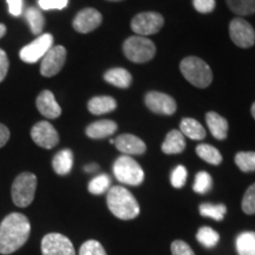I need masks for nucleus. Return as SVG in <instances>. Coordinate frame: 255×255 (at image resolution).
Masks as SVG:
<instances>
[{"instance_id": "4be33fe9", "label": "nucleus", "mask_w": 255, "mask_h": 255, "mask_svg": "<svg viewBox=\"0 0 255 255\" xmlns=\"http://www.w3.org/2000/svg\"><path fill=\"white\" fill-rule=\"evenodd\" d=\"M73 165V154L70 149H63L56 154L52 161L53 170L58 175H68L71 171Z\"/></svg>"}, {"instance_id": "ddd939ff", "label": "nucleus", "mask_w": 255, "mask_h": 255, "mask_svg": "<svg viewBox=\"0 0 255 255\" xmlns=\"http://www.w3.org/2000/svg\"><path fill=\"white\" fill-rule=\"evenodd\" d=\"M145 105L155 114L173 115L176 111V102L169 95L151 91L145 96Z\"/></svg>"}, {"instance_id": "79ce46f5", "label": "nucleus", "mask_w": 255, "mask_h": 255, "mask_svg": "<svg viewBox=\"0 0 255 255\" xmlns=\"http://www.w3.org/2000/svg\"><path fill=\"white\" fill-rule=\"evenodd\" d=\"M84 169H85V171H87V173H95L96 170H98V165L92 163V164L87 165V167H85Z\"/></svg>"}, {"instance_id": "412c9836", "label": "nucleus", "mask_w": 255, "mask_h": 255, "mask_svg": "<svg viewBox=\"0 0 255 255\" xmlns=\"http://www.w3.org/2000/svg\"><path fill=\"white\" fill-rule=\"evenodd\" d=\"M104 79L109 83V84L115 85V87L121 89L129 88L132 82V77L131 75H130V72L122 68H115L109 70V71H107L104 75Z\"/></svg>"}, {"instance_id": "e433bc0d", "label": "nucleus", "mask_w": 255, "mask_h": 255, "mask_svg": "<svg viewBox=\"0 0 255 255\" xmlns=\"http://www.w3.org/2000/svg\"><path fill=\"white\" fill-rule=\"evenodd\" d=\"M170 250L173 255H195L189 245H188L187 242L181 240L174 241L173 244H171Z\"/></svg>"}, {"instance_id": "a19ab883", "label": "nucleus", "mask_w": 255, "mask_h": 255, "mask_svg": "<svg viewBox=\"0 0 255 255\" xmlns=\"http://www.w3.org/2000/svg\"><path fill=\"white\" fill-rule=\"evenodd\" d=\"M9 139V130L7 127L0 123V148L4 146Z\"/></svg>"}, {"instance_id": "c756f323", "label": "nucleus", "mask_w": 255, "mask_h": 255, "mask_svg": "<svg viewBox=\"0 0 255 255\" xmlns=\"http://www.w3.org/2000/svg\"><path fill=\"white\" fill-rule=\"evenodd\" d=\"M110 184H111L110 177L108 176V175L102 174L92 178L90 183H89L88 188H89V191H90L91 194H94V195H102V194L109 191Z\"/></svg>"}, {"instance_id": "1a4fd4ad", "label": "nucleus", "mask_w": 255, "mask_h": 255, "mask_svg": "<svg viewBox=\"0 0 255 255\" xmlns=\"http://www.w3.org/2000/svg\"><path fill=\"white\" fill-rule=\"evenodd\" d=\"M229 34L233 43L242 49L252 47L255 43V31L248 21L242 18L233 19L229 24Z\"/></svg>"}, {"instance_id": "aec40b11", "label": "nucleus", "mask_w": 255, "mask_h": 255, "mask_svg": "<svg viewBox=\"0 0 255 255\" xmlns=\"http://www.w3.org/2000/svg\"><path fill=\"white\" fill-rule=\"evenodd\" d=\"M117 108L116 101L110 96H97L91 98L88 103V109L94 115H104L111 113Z\"/></svg>"}, {"instance_id": "f257e3e1", "label": "nucleus", "mask_w": 255, "mask_h": 255, "mask_svg": "<svg viewBox=\"0 0 255 255\" xmlns=\"http://www.w3.org/2000/svg\"><path fill=\"white\" fill-rule=\"evenodd\" d=\"M31 225L24 214L12 213L0 223V254L14 253L26 244Z\"/></svg>"}, {"instance_id": "cd10ccee", "label": "nucleus", "mask_w": 255, "mask_h": 255, "mask_svg": "<svg viewBox=\"0 0 255 255\" xmlns=\"http://www.w3.org/2000/svg\"><path fill=\"white\" fill-rule=\"evenodd\" d=\"M26 20L33 34H40L45 25V19L41 12L36 7H30L26 11Z\"/></svg>"}, {"instance_id": "9d476101", "label": "nucleus", "mask_w": 255, "mask_h": 255, "mask_svg": "<svg viewBox=\"0 0 255 255\" xmlns=\"http://www.w3.org/2000/svg\"><path fill=\"white\" fill-rule=\"evenodd\" d=\"M52 44H53L52 34L50 33L41 34V36L38 37L36 40L32 41L31 44L24 46L23 49L20 50V53H19V55H20V58L23 62L33 64L46 55L47 51L52 47Z\"/></svg>"}, {"instance_id": "6e6552de", "label": "nucleus", "mask_w": 255, "mask_h": 255, "mask_svg": "<svg viewBox=\"0 0 255 255\" xmlns=\"http://www.w3.org/2000/svg\"><path fill=\"white\" fill-rule=\"evenodd\" d=\"M41 253L43 255H76L70 239L59 233H50L43 238Z\"/></svg>"}, {"instance_id": "bb28decb", "label": "nucleus", "mask_w": 255, "mask_h": 255, "mask_svg": "<svg viewBox=\"0 0 255 255\" xmlns=\"http://www.w3.org/2000/svg\"><path fill=\"white\" fill-rule=\"evenodd\" d=\"M229 9L239 15L255 13V0H226Z\"/></svg>"}, {"instance_id": "c9c22d12", "label": "nucleus", "mask_w": 255, "mask_h": 255, "mask_svg": "<svg viewBox=\"0 0 255 255\" xmlns=\"http://www.w3.org/2000/svg\"><path fill=\"white\" fill-rule=\"evenodd\" d=\"M69 4V0H38V5L44 11L50 9H63Z\"/></svg>"}, {"instance_id": "5701e85b", "label": "nucleus", "mask_w": 255, "mask_h": 255, "mask_svg": "<svg viewBox=\"0 0 255 255\" xmlns=\"http://www.w3.org/2000/svg\"><path fill=\"white\" fill-rule=\"evenodd\" d=\"M180 129L183 136L189 137L194 141H201L206 137V130L194 119H183L180 124Z\"/></svg>"}, {"instance_id": "6ab92c4d", "label": "nucleus", "mask_w": 255, "mask_h": 255, "mask_svg": "<svg viewBox=\"0 0 255 255\" xmlns=\"http://www.w3.org/2000/svg\"><path fill=\"white\" fill-rule=\"evenodd\" d=\"M186 148V141H184L183 133L178 130H171L165 137L163 144H162V151L167 155L181 154Z\"/></svg>"}, {"instance_id": "f3484780", "label": "nucleus", "mask_w": 255, "mask_h": 255, "mask_svg": "<svg viewBox=\"0 0 255 255\" xmlns=\"http://www.w3.org/2000/svg\"><path fill=\"white\" fill-rule=\"evenodd\" d=\"M117 130V124L111 120H102L98 122L91 123L87 128L85 132L92 139H102L107 138L114 135Z\"/></svg>"}, {"instance_id": "a18cd8bd", "label": "nucleus", "mask_w": 255, "mask_h": 255, "mask_svg": "<svg viewBox=\"0 0 255 255\" xmlns=\"http://www.w3.org/2000/svg\"><path fill=\"white\" fill-rule=\"evenodd\" d=\"M108 1H121V0H108Z\"/></svg>"}, {"instance_id": "f8f14e48", "label": "nucleus", "mask_w": 255, "mask_h": 255, "mask_svg": "<svg viewBox=\"0 0 255 255\" xmlns=\"http://www.w3.org/2000/svg\"><path fill=\"white\" fill-rule=\"evenodd\" d=\"M31 137L37 145L44 149H52L59 143V135L52 124L41 121L32 128Z\"/></svg>"}, {"instance_id": "7ed1b4c3", "label": "nucleus", "mask_w": 255, "mask_h": 255, "mask_svg": "<svg viewBox=\"0 0 255 255\" xmlns=\"http://www.w3.org/2000/svg\"><path fill=\"white\" fill-rule=\"evenodd\" d=\"M184 78L196 88L209 87L213 81V72L205 60L197 57H187L180 64Z\"/></svg>"}, {"instance_id": "393cba45", "label": "nucleus", "mask_w": 255, "mask_h": 255, "mask_svg": "<svg viewBox=\"0 0 255 255\" xmlns=\"http://www.w3.org/2000/svg\"><path fill=\"white\" fill-rule=\"evenodd\" d=\"M196 152L203 161L213 165H219L222 162V155L215 146L209 144H200L196 146Z\"/></svg>"}, {"instance_id": "a878e982", "label": "nucleus", "mask_w": 255, "mask_h": 255, "mask_svg": "<svg viewBox=\"0 0 255 255\" xmlns=\"http://www.w3.org/2000/svg\"><path fill=\"white\" fill-rule=\"evenodd\" d=\"M200 214L206 218H210L215 221H222L227 213V207L225 205H213V203H202L200 205Z\"/></svg>"}, {"instance_id": "a211bd4d", "label": "nucleus", "mask_w": 255, "mask_h": 255, "mask_svg": "<svg viewBox=\"0 0 255 255\" xmlns=\"http://www.w3.org/2000/svg\"><path fill=\"white\" fill-rule=\"evenodd\" d=\"M206 122L216 139H225L228 135V122L219 114L210 111L206 115Z\"/></svg>"}, {"instance_id": "2f4dec72", "label": "nucleus", "mask_w": 255, "mask_h": 255, "mask_svg": "<svg viewBox=\"0 0 255 255\" xmlns=\"http://www.w3.org/2000/svg\"><path fill=\"white\" fill-rule=\"evenodd\" d=\"M212 176L207 171H200L195 176V182H194L193 189L197 194H207L212 189Z\"/></svg>"}, {"instance_id": "4468645a", "label": "nucleus", "mask_w": 255, "mask_h": 255, "mask_svg": "<svg viewBox=\"0 0 255 255\" xmlns=\"http://www.w3.org/2000/svg\"><path fill=\"white\" fill-rule=\"evenodd\" d=\"M102 14L95 8H84L73 19V28L79 33H89L102 24Z\"/></svg>"}, {"instance_id": "f704fd0d", "label": "nucleus", "mask_w": 255, "mask_h": 255, "mask_svg": "<svg viewBox=\"0 0 255 255\" xmlns=\"http://www.w3.org/2000/svg\"><path fill=\"white\" fill-rule=\"evenodd\" d=\"M187 176V169L184 168L183 165H177V167L173 170V173H171L170 182L175 188H182L184 184H186Z\"/></svg>"}, {"instance_id": "2eb2a0df", "label": "nucleus", "mask_w": 255, "mask_h": 255, "mask_svg": "<svg viewBox=\"0 0 255 255\" xmlns=\"http://www.w3.org/2000/svg\"><path fill=\"white\" fill-rule=\"evenodd\" d=\"M115 145L124 155H142L146 150L145 143L139 137L130 133H123L115 139Z\"/></svg>"}, {"instance_id": "37998d69", "label": "nucleus", "mask_w": 255, "mask_h": 255, "mask_svg": "<svg viewBox=\"0 0 255 255\" xmlns=\"http://www.w3.org/2000/svg\"><path fill=\"white\" fill-rule=\"evenodd\" d=\"M6 33V26L4 24H0V39L5 36Z\"/></svg>"}, {"instance_id": "473e14b6", "label": "nucleus", "mask_w": 255, "mask_h": 255, "mask_svg": "<svg viewBox=\"0 0 255 255\" xmlns=\"http://www.w3.org/2000/svg\"><path fill=\"white\" fill-rule=\"evenodd\" d=\"M242 210L248 215L255 214V183L248 188L242 199Z\"/></svg>"}, {"instance_id": "9b49d317", "label": "nucleus", "mask_w": 255, "mask_h": 255, "mask_svg": "<svg viewBox=\"0 0 255 255\" xmlns=\"http://www.w3.org/2000/svg\"><path fill=\"white\" fill-rule=\"evenodd\" d=\"M66 60V50L64 46H52L43 57L40 73L44 77H53L63 69Z\"/></svg>"}, {"instance_id": "423d86ee", "label": "nucleus", "mask_w": 255, "mask_h": 255, "mask_svg": "<svg viewBox=\"0 0 255 255\" xmlns=\"http://www.w3.org/2000/svg\"><path fill=\"white\" fill-rule=\"evenodd\" d=\"M37 189V177L32 173H21L12 184V200L20 208L28 207L34 199Z\"/></svg>"}, {"instance_id": "c85d7f7f", "label": "nucleus", "mask_w": 255, "mask_h": 255, "mask_svg": "<svg viewBox=\"0 0 255 255\" xmlns=\"http://www.w3.org/2000/svg\"><path fill=\"white\" fill-rule=\"evenodd\" d=\"M197 241L206 248H213L219 244L220 235L210 227H201L196 234Z\"/></svg>"}, {"instance_id": "58836bf2", "label": "nucleus", "mask_w": 255, "mask_h": 255, "mask_svg": "<svg viewBox=\"0 0 255 255\" xmlns=\"http://www.w3.org/2000/svg\"><path fill=\"white\" fill-rule=\"evenodd\" d=\"M8 66H9V63H8L7 55H6L4 50L0 49V83L4 81L6 75H7Z\"/></svg>"}, {"instance_id": "4c0bfd02", "label": "nucleus", "mask_w": 255, "mask_h": 255, "mask_svg": "<svg viewBox=\"0 0 255 255\" xmlns=\"http://www.w3.org/2000/svg\"><path fill=\"white\" fill-rule=\"evenodd\" d=\"M193 4L200 13H210L215 8V0H193Z\"/></svg>"}, {"instance_id": "b1692460", "label": "nucleus", "mask_w": 255, "mask_h": 255, "mask_svg": "<svg viewBox=\"0 0 255 255\" xmlns=\"http://www.w3.org/2000/svg\"><path fill=\"white\" fill-rule=\"evenodd\" d=\"M235 246L239 255H255V232H244L239 234Z\"/></svg>"}, {"instance_id": "20e7f679", "label": "nucleus", "mask_w": 255, "mask_h": 255, "mask_svg": "<svg viewBox=\"0 0 255 255\" xmlns=\"http://www.w3.org/2000/svg\"><path fill=\"white\" fill-rule=\"evenodd\" d=\"M124 55L133 63H146L154 58L156 46L150 39L142 36H132L124 41Z\"/></svg>"}, {"instance_id": "c03bdc74", "label": "nucleus", "mask_w": 255, "mask_h": 255, "mask_svg": "<svg viewBox=\"0 0 255 255\" xmlns=\"http://www.w3.org/2000/svg\"><path fill=\"white\" fill-rule=\"evenodd\" d=\"M252 115H253L254 120H255V103L252 105Z\"/></svg>"}, {"instance_id": "f03ea898", "label": "nucleus", "mask_w": 255, "mask_h": 255, "mask_svg": "<svg viewBox=\"0 0 255 255\" xmlns=\"http://www.w3.org/2000/svg\"><path fill=\"white\" fill-rule=\"evenodd\" d=\"M107 203L110 212L121 220H132L139 214L138 202L124 187L110 188L107 195Z\"/></svg>"}, {"instance_id": "7c9ffc66", "label": "nucleus", "mask_w": 255, "mask_h": 255, "mask_svg": "<svg viewBox=\"0 0 255 255\" xmlns=\"http://www.w3.org/2000/svg\"><path fill=\"white\" fill-rule=\"evenodd\" d=\"M235 163L239 169L245 173L255 171V152L254 151H241L235 156Z\"/></svg>"}, {"instance_id": "39448f33", "label": "nucleus", "mask_w": 255, "mask_h": 255, "mask_svg": "<svg viewBox=\"0 0 255 255\" xmlns=\"http://www.w3.org/2000/svg\"><path fill=\"white\" fill-rule=\"evenodd\" d=\"M114 174L121 183L128 186H139L144 180V171L130 156L123 155L115 161Z\"/></svg>"}, {"instance_id": "72a5a7b5", "label": "nucleus", "mask_w": 255, "mask_h": 255, "mask_svg": "<svg viewBox=\"0 0 255 255\" xmlns=\"http://www.w3.org/2000/svg\"><path fill=\"white\" fill-rule=\"evenodd\" d=\"M79 255H107V252L98 241L89 240L82 245Z\"/></svg>"}, {"instance_id": "dca6fc26", "label": "nucleus", "mask_w": 255, "mask_h": 255, "mask_svg": "<svg viewBox=\"0 0 255 255\" xmlns=\"http://www.w3.org/2000/svg\"><path fill=\"white\" fill-rule=\"evenodd\" d=\"M37 109L44 117L50 120H55L60 116L62 109H60L59 104L57 103L55 95L49 90H44L40 92L36 100Z\"/></svg>"}, {"instance_id": "0eeeda50", "label": "nucleus", "mask_w": 255, "mask_h": 255, "mask_svg": "<svg viewBox=\"0 0 255 255\" xmlns=\"http://www.w3.org/2000/svg\"><path fill=\"white\" fill-rule=\"evenodd\" d=\"M164 19L157 12H143L135 15L131 21L132 31L142 37L157 33L163 27Z\"/></svg>"}, {"instance_id": "ea45409f", "label": "nucleus", "mask_w": 255, "mask_h": 255, "mask_svg": "<svg viewBox=\"0 0 255 255\" xmlns=\"http://www.w3.org/2000/svg\"><path fill=\"white\" fill-rule=\"evenodd\" d=\"M8 5V12L14 17H19L23 12V0H6Z\"/></svg>"}]
</instances>
